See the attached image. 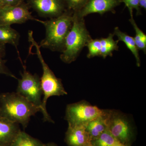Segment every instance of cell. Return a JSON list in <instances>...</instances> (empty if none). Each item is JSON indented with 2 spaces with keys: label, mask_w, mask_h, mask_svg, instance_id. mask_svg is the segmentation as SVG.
<instances>
[{
  "label": "cell",
  "mask_w": 146,
  "mask_h": 146,
  "mask_svg": "<svg viewBox=\"0 0 146 146\" xmlns=\"http://www.w3.org/2000/svg\"><path fill=\"white\" fill-rule=\"evenodd\" d=\"M25 0H0V3L3 6H13L25 2Z\"/></svg>",
  "instance_id": "obj_24"
},
{
  "label": "cell",
  "mask_w": 146,
  "mask_h": 146,
  "mask_svg": "<svg viewBox=\"0 0 146 146\" xmlns=\"http://www.w3.org/2000/svg\"><path fill=\"white\" fill-rule=\"evenodd\" d=\"M3 5H2L1 4V3H0V9H1L2 7H3Z\"/></svg>",
  "instance_id": "obj_29"
},
{
  "label": "cell",
  "mask_w": 146,
  "mask_h": 146,
  "mask_svg": "<svg viewBox=\"0 0 146 146\" xmlns=\"http://www.w3.org/2000/svg\"><path fill=\"white\" fill-rule=\"evenodd\" d=\"M113 34L118 37V41H122L125 44L128 49L130 50L136 58L137 66L140 67L141 60L138 52L139 50L136 47L133 37L121 31L118 27L115 28Z\"/></svg>",
  "instance_id": "obj_15"
},
{
  "label": "cell",
  "mask_w": 146,
  "mask_h": 146,
  "mask_svg": "<svg viewBox=\"0 0 146 146\" xmlns=\"http://www.w3.org/2000/svg\"><path fill=\"white\" fill-rule=\"evenodd\" d=\"M44 146H57L56 144L53 143H48L45 144Z\"/></svg>",
  "instance_id": "obj_27"
},
{
  "label": "cell",
  "mask_w": 146,
  "mask_h": 146,
  "mask_svg": "<svg viewBox=\"0 0 146 146\" xmlns=\"http://www.w3.org/2000/svg\"><path fill=\"white\" fill-rule=\"evenodd\" d=\"M139 6L140 8L146 9V0H139Z\"/></svg>",
  "instance_id": "obj_25"
},
{
  "label": "cell",
  "mask_w": 146,
  "mask_h": 146,
  "mask_svg": "<svg viewBox=\"0 0 146 146\" xmlns=\"http://www.w3.org/2000/svg\"><path fill=\"white\" fill-rule=\"evenodd\" d=\"M65 141L68 146H84L91 142V139L84 126L68 125Z\"/></svg>",
  "instance_id": "obj_12"
},
{
  "label": "cell",
  "mask_w": 146,
  "mask_h": 146,
  "mask_svg": "<svg viewBox=\"0 0 146 146\" xmlns=\"http://www.w3.org/2000/svg\"><path fill=\"white\" fill-rule=\"evenodd\" d=\"M39 111L40 108L16 92L0 95V117L21 124L24 129L27 127L31 116Z\"/></svg>",
  "instance_id": "obj_1"
},
{
  "label": "cell",
  "mask_w": 146,
  "mask_h": 146,
  "mask_svg": "<svg viewBox=\"0 0 146 146\" xmlns=\"http://www.w3.org/2000/svg\"><path fill=\"white\" fill-rule=\"evenodd\" d=\"M0 95H1V94H0Z\"/></svg>",
  "instance_id": "obj_30"
},
{
  "label": "cell",
  "mask_w": 146,
  "mask_h": 146,
  "mask_svg": "<svg viewBox=\"0 0 146 146\" xmlns=\"http://www.w3.org/2000/svg\"><path fill=\"white\" fill-rule=\"evenodd\" d=\"M28 35L29 42L31 43L33 46L35 48V54L41 63L43 70V74L40 78V80L43 95H44L41 109V112L43 115V120L45 121L54 123L47 112V100L50 97L53 96H64L67 95L68 93L63 87L61 79L56 76L54 73L45 62L41 53V48L34 39L33 31H29Z\"/></svg>",
  "instance_id": "obj_3"
},
{
  "label": "cell",
  "mask_w": 146,
  "mask_h": 146,
  "mask_svg": "<svg viewBox=\"0 0 146 146\" xmlns=\"http://www.w3.org/2000/svg\"><path fill=\"white\" fill-rule=\"evenodd\" d=\"M29 7L23 2L13 6H3L0 9V25L11 26L22 24L29 21H38L29 11Z\"/></svg>",
  "instance_id": "obj_7"
},
{
  "label": "cell",
  "mask_w": 146,
  "mask_h": 146,
  "mask_svg": "<svg viewBox=\"0 0 146 146\" xmlns=\"http://www.w3.org/2000/svg\"><path fill=\"white\" fill-rule=\"evenodd\" d=\"M108 129L117 141L129 146L132 131L128 120L121 114L110 110Z\"/></svg>",
  "instance_id": "obj_8"
},
{
  "label": "cell",
  "mask_w": 146,
  "mask_h": 146,
  "mask_svg": "<svg viewBox=\"0 0 146 146\" xmlns=\"http://www.w3.org/2000/svg\"><path fill=\"white\" fill-rule=\"evenodd\" d=\"M84 18L74 13L72 26L65 39L64 49L60 55V59L64 63L70 64L76 60L83 48L92 39Z\"/></svg>",
  "instance_id": "obj_4"
},
{
  "label": "cell",
  "mask_w": 146,
  "mask_h": 146,
  "mask_svg": "<svg viewBox=\"0 0 146 146\" xmlns=\"http://www.w3.org/2000/svg\"><path fill=\"white\" fill-rule=\"evenodd\" d=\"M121 3V0H88L86 5L80 11L75 13L83 18L91 13L103 15L108 12L115 13V7Z\"/></svg>",
  "instance_id": "obj_10"
},
{
  "label": "cell",
  "mask_w": 146,
  "mask_h": 146,
  "mask_svg": "<svg viewBox=\"0 0 146 146\" xmlns=\"http://www.w3.org/2000/svg\"></svg>",
  "instance_id": "obj_31"
},
{
  "label": "cell",
  "mask_w": 146,
  "mask_h": 146,
  "mask_svg": "<svg viewBox=\"0 0 146 146\" xmlns=\"http://www.w3.org/2000/svg\"><path fill=\"white\" fill-rule=\"evenodd\" d=\"M131 24L133 26L136 35L133 37L136 44V47L138 50H142L144 52V53H146V35L142 31L141 29L138 27L135 21L133 19V16H131L130 19L129 20Z\"/></svg>",
  "instance_id": "obj_18"
},
{
  "label": "cell",
  "mask_w": 146,
  "mask_h": 146,
  "mask_svg": "<svg viewBox=\"0 0 146 146\" xmlns=\"http://www.w3.org/2000/svg\"><path fill=\"white\" fill-rule=\"evenodd\" d=\"M112 146H129L128 145H125V144H123L122 143H120V142H119V141H117L116 143L114 145H113Z\"/></svg>",
  "instance_id": "obj_26"
},
{
  "label": "cell",
  "mask_w": 146,
  "mask_h": 146,
  "mask_svg": "<svg viewBox=\"0 0 146 146\" xmlns=\"http://www.w3.org/2000/svg\"><path fill=\"white\" fill-rule=\"evenodd\" d=\"M84 146H93L92 144H91V142L90 143H88L86 144Z\"/></svg>",
  "instance_id": "obj_28"
},
{
  "label": "cell",
  "mask_w": 146,
  "mask_h": 146,
  "mask_svg": "<svg viewBox=\"0 0 146 146\" xmlns=\"http://www.w3.org/2000/svg\"><path fill=\"white\" fill-rule=\"evenodd\" d=\"M30 8L40 17L51 18L60 16L68 9L65 0H26Z\"/></svg>",
  "instance_id": "obj_9"
},
{
  "label": "cell",
  "mask_w": 146,
  "mask_h": 146,
  "mask_svg": "<svg viewBox=\"0 0 146 146\" xmlns=\"http://www.w3.org/2000/svg\"><path fill=\"white\" fill-rule=\"evenodd\" d=\"M121 1L122 3H123L125 7H127L131 16H133V9H136L137 16L141 15V8L139 6V0H121Z\"/></svg>",
  "instance_id": "obj_23"
},
{
  "label": "cell",
  "mask_w": 146,
  "mask_h": 146,
  "mask_svg": "<svg viewBox=\"0 0 146 146\" xmlns=\"http://www.w3.org/2000/svg\"><path fill=\"white\" fill-rule=\"evenodd\" d=\"M38 139L32 137L25 132L21 131L16 136L10 146H44Z\"/></svg>",
  "instance_id": "obj_17"
},
{
  "label": "cell",
  "mask_w": 146,
  "mask_h": 146,
  "mask_svg": "<svg viewBox=\"0 0 146 146\" xmlns=\"http://www.w3.org/2000/svg\"><path fill=\"white\" fill-rule=\"evenodd\" d=\"M21 62L23 67V70L21 72V78L18 79L16 92L40 108L41 112L43 92L40 78L37 74H33L27 71L21 60Z\"/></svg>",
  "instance_id": "obj_5"
},
{
  "label": "cell",
  "mask_w": 146,
  "mask_h": 146,
  "mask_svg": "<svg viewBox=\"0 0 146 146\" xmlns=\"http://www.w3.org/2000/svg\"><path fill=\"white\" fill-rule=\"evenodd\" d=\"M5 45L0 44V75H5L6 76L18 79L16 76L6 66L5 63L6 61L3 59L5 56Z\"/></svg>",
  "instance_id": "obj_21"
},
{
  "label": "cell",
  "mask_w": 146,
  "mask_h": 146,
  "mask_svg": "<svg viewBox=\"0 0 146 146\" xmlns=\"http://www.w3.org/2000/svg\"><path fill=\"white\" fill-rule=\"evenodd\" d=\"M110 110H104L103 113L86 125L85 128L91 141L98 137L108 128Z\"/></svg>",
  "instance_id": "obj_13"
},
{
  "label": "cell",
  "mask_w": 146,
  "mask_h": 146,
  "mask_svg": "<svg viewBox=\"0 0 146 146\" xmlns=\"http://www.w3.org/2000/svg\"><path fill=\"white\" fill-rule=\"evenodd\" d=\"M20 37L19 33L10 26L0 25V44H10L17 49Z\"/></svg>",
  "instance_id": "obj_14"
},
{
  "label": "cell",
  "mask_w": 146,
  "mask_h": 146,
  "mask_svg": "<svg viewBox=\"0 0 146 146\" xmlns=\"http://www.w3.org/2000/svg\"><path fill=\"white\" fill-rule=\"evenodd\" d=\"M114 34L110 33L106 38H102L100 40L101 48L100 56L106 58L108 56H112L114 51L118 50V40L115 41L113 39Z\"/></svg>",
  "instance_id": "obj_16"
},
{
  "label": "cell",
  "mask_w": 146,
  "mask_h": 146,
  "mask_svg": "<svg viewBox=\"0 0 146 146\" xmlns=\"http://www.w3.org/2000/svg\"><path fill=\"white\" fill-rule=\"evenodd\" d=\"M74 12L67 9L60 16L46 21L38 20L46 29L44 39L39 44L40 48L62 52L65 39L72 26Z\"/></svg>",
  "instance_id": "obj_2"
},
{
  "label": "cell",
  "mask_w": 146,
  "mask_h": 146,
  "mask_svg": "<svg viewBox=\"0 0 146 146\" xmlns=\"http://www.w3.org/2000/svg\"><path fill=\"white\" fill-rule=\"evenodd\" d=\"M88 0H65L68 10L74 13L80 11L85 6Z\"/></svg>",
  "instance_id": "obj_22"
},
{
  "label": "cell",
  "mask_w": 146,
  "mask_h": 146,
  "mask_svg": "<svg viewBox=\"0 0 146 146\" xmlns=\"http://www.w3.org/2000/svg\"><path fill=\"white\" fill-rule=\"evenodd\" d=\"M118 141L108 128L98 137L91 141L93 146H112Z\"/></svg>",
  "instance_id": "obj_19"
},
{
  "label": "cell",
  "mask_w": 146,
  "mask_h": 146,
  "mask_svg": "<svg viewBox=\"0 0 146 146\" xmlns=\"http://www.w3.org/2000/svg\"><path fill=\"white\" fill-rule=\"evenodd\" d=\"M104 110L91 105L85 101L68 104L66 107L65 119L70 126H84L100 116Z\"/></svg>",
  "instance_id": "obj_6"
},
{
  "label": "cell",
  "mask_w": 146,
  "mask_h": 146,
  "mask_svg": "<svg viewBox=\"0 0 146 146\" xmlns=\"http://www.w3.org/2000/svg\"><path fill=\"white\" fill-rule=\"evenodd\" d=\"M86 46L88 47V53L87 57L88 58L100 56L101 48L100 39H91Z\"/></svg>",
  "instance_id": "obj_20"
},
{
  "label": "cell",
  "mask_w": 146,
  "mask_h": 146,
  "mask_svg": "<svg viewBox=\"0 0 146 146\" xmlns=\"http://www.w3.org/2000/svg\"><path fill=\"white\" fill-rule=\"evenodd\" d=\"M21 131L19 124L0 117V146H10Z\"/></svg>",
  "instance_id": "obj_11"
}]
</instances>
